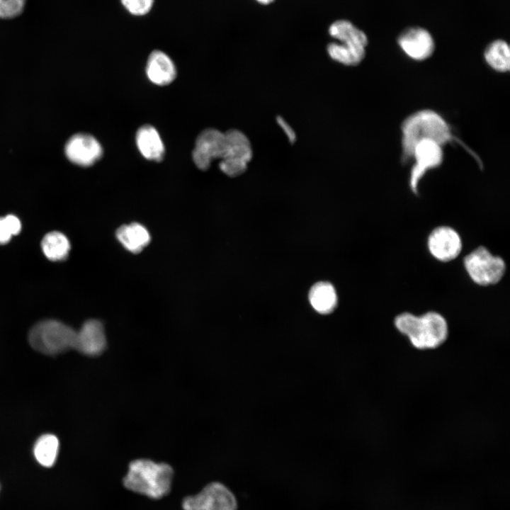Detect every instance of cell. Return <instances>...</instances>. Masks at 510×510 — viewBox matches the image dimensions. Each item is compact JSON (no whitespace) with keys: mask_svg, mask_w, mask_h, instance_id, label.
<instances>
[{"mask_svg":"<svg viewBox=\"0 0 510 510\" xmlns=\"http://www.w3.org/2000/svg\"><path fill=\"white\" fill-rule=\"evenodd\" d=\"M397 332L407 339L416 350L426 351L439 348L449 337L446 319L440 313L429 311L420 315L402 312L394 319Z\"/></svg>","mask_w":510,"mask_h":510,"instance_id":"cell-1","label":"cell"},{"mask_svg":"<svg viewBox=\"0 0 510 510\" xmlns=\"http://www.w3.org/2000/svg\"><path fill=\"white\" fill-rule=\"evenodd\" d=\"M174 477V470L169 464L138 458L129 463L122 483L132 492L157 500L170 493Z\"/></svg>","mask_w":510,"mask_h":510,"instance_id":"cell-2","label":"cell"},{"mask_svg":"<svg viewBox=\"0 0 510 510\" xmlns=\"http://www.w3.org/2000/svg\"><path fill=\"white\" fill-rule=\"evenodd\" d=\"M401 132L403 162L412 159L414 146L422 140L429 139L442 146L453 138L446 121L431 110H422L410 115L403 121Z\"/></svg>","mask_w":510,"mask_h":510,"instance_id":"cell-3","label":"cell"},{"mask_svg":"<svg viewBox=\"0 0 510 510\" xmlns=\"http://www.w3.org/2000/svg\"><path fill=\"white\" fill-rule=\"evenodd\" d=\"M329 33L339 41L327 45V52L332 60L346 66H356L362 62L368 45L363 31L348 21L339 20L329 26Z\"/></svg>","mask_w":510,"mask_h":510,"instance_id":"cell-4","label":"cell"},{"mask_svg":"<svg viewBox=\"0 0 510 510\" xmlns=\"http://www.w3.org/2000/svg\"><path fill=\"white\" fill-rule=\"evenodd\" d=\"M76 331L62 322L46 319L35 324L28 334L30 345L46 355H57L74 348Z\"/></svg>","mask_w":510,"mask_h":510,"instance_id":"cell-5","label":"cell"},{"mask_svg":"<svg viewBox=\"0 0 510 510\" xmlns=\"http://www.w3.org/2000/svg\"><path fill=\"white\" fill-rule=\"evenodd\" d=\"M464 266L471 280L482 286L499 283L506 270L504 261L483 246L475 249L465 257Z\"/></svg>","mask_w":510,"mask_h":510,"instance_id":"cell-6","label":"cell"},{"mask_svg":"<svg viewBox=\"0 0 510 510\" xmlns=\"http://www.w3.org/2000/svg\"><path fill=\"white\" fill-rule=\"evenodd\" d=\"M226 147L219 167L227 176L235 177L242 174L251 160L253 151L248 137L240 130L232 129L225 132Z\"/></svg>","mask_w":510,"mask_h":510,"instance_id":"cell-7","label":"cell"},{"mask_svg":"<svg viewBox=\"0 0 510 510\" xmlns=\"http://www.w3.org/2000/svg\"><path fill=\"white\" fill-rule=\"evenodd\" d=\"M183 510H237V502L232 491L219 482L207 484L198 493L185 497Z\"/></svg>","mask_w":510,"mask_h":510,"instance_id":"cell-8","label":"cell"},{"mask_svg":"<svg viewBox=\"0 0 510 510\" xmlns=\"http://www.w3.org/2000/svg\"><path fill=\"white\" fill-rule=\"evenodd\" d=\"M442 146L436 142L425 139L414 147L412 158L414 159L409 177V186L414 193H418V186L426 173L440 166L443 161Z\"/></svg>","mask_w":510,"mask_h":510,"instance_id":"cell-9","label":"cell"},{"mask_svg":"<svg viewBox=\"0 0 510 510\" xmlns=\"http://www.w3.org/2000/svg\"><path fill=\"white\" fill-rule=\"evenodd\" d=\"M226 147L225 132L208 128L197 137L192 157L196 166L202 171L207 170L212 160L220 159Z\"/></svg>","mask_w":510,"mask_h":510,"instance_id":"cell-10","label":"cell"},{"mask_svg":"<svg viewBox=\"0 0 510 510\" xmlns=\"http://www.w3.org/2000/svg\"><path fill=\"white\" fill-rule=\"evenodd\" d=\"M427 247L436 260L450 261L460 254L463 242L460 234L453 228L441 226L435 228L429 235Z\"/></svg>","mask_w":510,"mask_h":510,"instance_id":"cell-11","label":"cell"},{"mask_svg":"<svg viewBox=\"0 0 510 510\" xmlns=\"http://www.w3.org/2000/svg\"><path fill=\"white\" fill-rule=\"evenodd\" d=\"M397 43L410 58L422 61L430 57L435 49L431 33L421 27H410L404 30L397 38Z\"/></svg>","mask_w":510,"mask_h":510,"instance_id":"cell-12","label":"cell"},{"mask_svg":"<svg viewBox=\"0 0 510 510\" xmlns=\"http://www.w3.org/2000/svg\"><path fill=\"white\" fill-rule=\"evenodd\" d=\"M65 154L72 163L89 166L101 158L103 149L95 137L89 134L79 133L68 140Z\"/></svg>","mask_w":510,"mask_h":510,"instance_id":"cell-13","label":"cell"},{"mask_svg":"<svg viewBox=\"0 0 510 510\" xmlns=\"http://www.w3.org/2000/svg\"><path fill=\"white\" fill-rule=\"evenodd\" d=\"M107 346V340L103 323L95 319L86 321L76 331L74 348L88 356H96L102 353Z\"/></svg>","mask_w":510,"mask_h":510,"instance_id":"cell-14","label":"cell"},{"mask_svg":"<svg viewBox=\"0 0 510 510\" xmlns=\"http://www.w3.org/2000/svg\"><path fill=\"white\" fill-rule=\"evenodd\" d=\"M146 74L154 84L165 86L176 78V69L171 57L162 50L152 51L147 59Z\"/></svg>","mask_w":510,"mask_h":510,"instance_id":"cell-15","label":"cell"},{"mask_svg":"<svg viewBox=\"0 0 510 510\" xmlns=\"http://www.w3.org/2000/svg\"><path fill=\"white\" fill-rule=\"evenodd\" d=\"M136 144L142 155L147 159L161 162L165 149L157 130L150 125L140 128L136 133Z\"/></svg>","mask_w":510,"mask_h":510,"instance_id":"cell-16","label":"cell"},{"mask_svg":"<svg viewBox=\"0 0 510 510\" xmlns=\"http://www.w3.org/2000/svg\"><path fill=\"white\" fill-rule=\"evenodd\" d=\"M115 235L119 242L133 254L141 252L151 239L147 228L137 222L119 227Z\"/></svg>","mask_w":510,"mask_h":510,"instance_id":"cell-17","label":"cell"},{"mask_svg":"<svg viewBox=\"0 0 510 510\" xmlns=\"http://www.w3.org/2000/svg\"><path fill=\"white\" fill-rule=\"evenodd\" d=\"M309 300L319 313L326 314L334 311L337 304V296L333 285L327 282L314 284L309 293Z\"/></svg>","mask_w":510,"mask_h":510,"instance_id":"cell-18","label":"cell"},{"mask_svg":"<svg viewBox=\"0 0 510 510\" xmlns=\"http://www.w3.org/2000/svg\"><path fill=\"white\" fill-rule=\"evenodd\" d=\"M484 57L487 64L498 72H506L510 69V50L507 42L496 40L484 50Z\"/></svg>","mask_w":510,"mask_h":510,"instance_id":"cell-19","label":"cell"},{"mask_svg":"<svg viewBox=\"0 0 510 510\" xmlns=\"http://www.w3.org/2000/svg\"><path fill=\"white\" fill-rule=\"evenodd\" d=\"M60 443L57 437L51 434L40 436L33 446L35 460L42 466H52L57 458Z\"/></svg>","mask_w":510,"mask_h":510,"instance_id":"cell-20","label":"cell"},{"mask_svg":"<svg viewBox=\"0 0 510 510\" xmlns=\"http://www.w3.org/2000/svg\"><path fill=\"white\" fill-rule=\"evenodd\" d=\"M41 246L45 256L51 261L64 260L70 249L67 237L57 231L47 233L42 240Z\"/></svg>","mask_w":510,"mask_h":510,"instance_id":"cell-21","label":"cell"},{"mask_svg":"<svg viewBox=\"0 0 510 510\" xmlns=\"http://www.w3.org/2000/svg\"><path fill=\"white\" fill-rule=\"evenodd\" d=\"M21 229L19 219L13 215H8L0 217V244H6L11 238L18 234Z\"/></svg>","mask_w":510,"mask_h":510,"instance_id":"cell-22","label":"cell"},{"mask_svg":"<svg viewBox=\"0 0 510 510\" xmlns=\"http://www.w3.org/2000/svg\"><path fill=\"white\" fill-rule=\"evenodd\" d=\"M124 10L135 17L147 15L154 6V0H120Z\"/></svg>","mask_w":510,"mask_h":510,"instance_id":"cell-23","label":"cell"},{"mask_svg":"<svg viewBox=\"0 0 510 510\" xmlns=\"http://www.w3.org/2000/svg\"><path fill=\"white\" fill-rule=\"evenodd\" d=\"M27 0H0V19H11L23 11Z\"/></svg>","mask_w":510,"mask_h":510,"instance_id":"cell-24","label":"cell"},{"mask_svg":"<svg viewBox=\"0 0 510 510\" xmlns=\"http://www.w3.org/2000/svg\"><path fill=\"white\" fill-rule=\"evenodd\" d=\"M279 125L283 128V130L285 131L287 137L289 139V141L290 143L293 144L295 142L296 140V135L294 132L293 130L290 127V125L280 117H277L276 119Z\"/></svg>","mask_w":510,"mask_h":510,"instance_id":"cell-25","label":"cell"},{"mask_svg":"<svg viewBox=\"0 0 510 510\" xmlns=\"http://www.w3.org/2000/svg\"><path fill=\"white\" fill-rule=\"evenodd\" d=\"M256 1L263 4H268L271 2H272L273 0H256Z\"/></svg>","mask_w":510,"mask_h":510,"instance_id":"cell-26","label":"cell"}]
</instances>
